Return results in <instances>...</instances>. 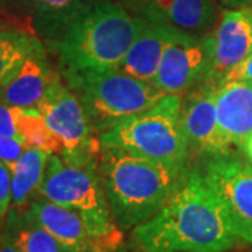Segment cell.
<instances>
[{
  "label": "cell",
  "mask_w": 252,
  "mask_h": 252,
  "mask_svg": "<svg viewBox=\"0 0 252 252\" xmlns=\"http://www.w3.org/2000/svg\"><path fill=\"white\" fill-rule=\"evenodd\" d=\"M240 243L221 202L198 170L130 234L139 252H225Z\"/></svg>",
  "instance_id": "obj_1"
},
{
  "label": "cell",
  "mask_w": 252,
  "mask_h": 252,
  "mask_svg": "<svg viewBox=\"0 0 252 252\" xmlns=\"http://www.w3.org/2000/svg\"><path fill=\"white\" fill-rule=\"evenodd\" d=\"M98 170L114 221L132 230L156 215L193 168L101 147Z\"/></svg>",
  "instance_id": "obj_2"
},
{
  "label": "cell",
  "mask_w": 252,
  "mask_h": 252,
  "mask_svg": "<svg viewBox=\"0 0 252 252\" xmlns=\"http://www.w3.org/2000/svg\"><path fill=\"white\" fill-rule=\"evenodd\" d=\"M124 3L94 0L49 42L59 59L61 74L118 69L140 27Z\"/></svg>",
  "instance_id": "obj_3"
},
{
  "label": "cell",
  "mask_w": 252,
  "mask_h": 252,
  "mask_svg": "<svg viewBox=\"0 0 252 252\" xmlns=\"http://www.w3.org/2000/svg\"><path fill=\"white\" fill-rule=\"evenodd\" d=\"M62 77L80 99L97 136L152 108L167 95L152 83L119 69L86 70Z\"/></svg>",
  "instance_id": "obj_4"
},
{
  "label": "cell",
  "mask_w": 252,
  "mask_h": 252,
  "mask_svg": "<svg viewBox=\"0 0 252 252\" xmlns=\"http://www.w3.org/2000/svg\"><path fill=\"white\" fill-rule=\"evenodd\" d=\"M181 101L164 95L156 105L98 136L101 147H112L154 161L190 165V150L180 124Z\"/></svg>",
  "instance_id": "obj_5"
},
{
  "label": "cell",
  "mask_w": 252,
  "mask_h": 252,
  "mask_svg": "<svg viewBox=\"0 0 252 252\" xmlns=\"http://www.w3.org/2000/svg\"><path fill=\"white\" fill-rule=\"evenodd\" d=\"M38 198L80 213L101 237L122 244V230L111 216L98 167H74L49 154Z\"/></svg>",
  "instance_id": "obj_6"
},
{
  "label": "cell",
  "mask_w": 252,
  "mask_h": 252,
  "mask_svg": "<svg viewBox=\"0 0 252 252\" xmlns=\"http://www.w3.org/2000/svg\"><path fill=\"white\" fill-rule=\"evenodd\" d=\"M46 125L62 146L61 157L74 167H98L101 143L80 99L58 81L39 105Z\"/></svg>",
  "instance_id": "obj_7"
},
{
  "label": "cell",
  "mask_w": 252,
  "mask_h": 252,
  "mask_svg": "<svg viewBox=\"0 0 252 252\" xmlns=\"http://www.w3.org/2000/svg\"><path fill=\"white\" fill-rule=\"evenodd\" d=\"M212 32L190 34L177 30L152 81L164 94L184 95L207 76L212 66Z\"/></svg>",
  "instance_id": "obj_8"
},
{
  "label": "cell",
  "mask_w": 252,
  "mask_h": 252,
  "mask_svg": "<svg viewBox=\"0 0 252 252\" xmlns=\"http://www.w3.org/2000/svg\"><path fill=\"white\" fill-rule=\"evenodd\" d=\"M206 182L224 207L235 234L252 245V165L234 154L207 158Z\"/></svg>",
  "instance_id": "obj_9"
},
{
  "label": "cell",
  "mask_w": 252,
  "mask_h": 252,
  "mask_svg": "<svg viewBox=\"0 0 252 252\" xmlns=\"http://www.w3.org/2000/svg\"><path fill=\"white\" fill-rule=\"evenodd\" d=\"M219 83L203 79L182 95L180 124L190 154L213 158L234 154L221 133L216 115Z\"/></svg>",
  "instance_id": "obj_10"
},
{
  "label": "cell",
  "mask_w": 252,
  "mask_h": 252,
  "mask_svg": "<svg viewBox=\"0 0 252 252\" xmlns=\"http://www.w3.org/2000/svg\"><path fill=\"white\" fill-rule=\"evenodd\" d=\"M23 213L54 235L66 252H118L122 245L101 237L80 213L46 199L34 198Z\"/></svg>",
  "instance_id": "obj_11"
},
{
  "label": "cell",
  "mask_w": 252,
  "mask_h": 252,
  "mask_svg": "<svg viewBox=\"0 0 252 252\" xmlns=\"http://www.w3.org/2000/svg\"><path fill=\"white\" fill-rule=\"evenodd\" d=\"M213 54L206 79L221 83L252 54V6L225 9L212 31Z\"/></svg>",
  "instance_id": "obj_12"
},
{
  "label": "cell",
  "mask_w": 252,
  "mask_h": 252,
  "mask_svg": "<svg viewBox=\"0 0 252 252\" xmlns=\"http://www.w3.org/2000/svg\"><path fill=\"white\" fill-rule=\"evenodd\" d=\"M62 74L55 70L42 48L30 55L0 86V99L16 108H39Z\"/></svg>",
  "instance_id": "obj_13"
},
{
  "label": "cell",
  "mask_w": 252,
  "mask_h": 252,
  "mask_svg": "<svg viewBox=\"0 0 252 252\" xmlns=\"http://www.w3.org/2000/svg\"><path fill=\"white\" fill-rule=\"evenodd\" d=\"M219 127L233 150H241L252 133V83L225 80L216 91Z\"/></svg>",
  "instance_id": "obj_14"
},
{
  "label": "cell",
  "mask_w": 252,
  "mask_h": 252,
  "mask_svg": "<svg viewBox=\"0 0 252 252\" xmlns=\"http://www.w3.org/2000/svg\"><path fill=\"white\" fill-rule=\"evenodd\" d=\"M177 30L178 28L168 24L142 17L133 42L118 69L139 80L152 83L157 74L164 51Z\"/></svg>",
  "instance_id": "obj_15"
},
{
  "label": "cell",
  "mask_w": 252,
  "mask_h": 252,
  "mask_svg": "<svg viewBox=\"0 0 252 252\" xmlns=\"http://www.w3.org/2000/svg\"><path fill=\"white\" fill-rule=\"evenodd\" d=\"M137 16L190 34H206L217 18V0H150Z\"/></svg>",
  "instance_id": "obj_16"
},
{
  "label": "cell",
  "mask_w": 252,
  "mask_h": 252,
  "mask_svg": "<svg viewBox=\"0 0 252 252\" xmlns=\"http://www.w3.org/2000/svg\"><path fill=\"white\" fill-rule=\"evenodd\" d=\"M32 18L36 31L55 41L74 18L81 14L94 0H21Z\"/></svg>",
  "instance_id": "obj_17"
},
{
  "label": "cell",
  "mask_w": 252,
  "mask_h": 252,
  "mask_svg": "<svg viewBox=\"0 0 252 252\" xmlns=\"http://www.w3.org/2000/svg\"><path fill=\"white\" fill-rule=\"evenodd\" d=\"M49 154L27 147L11 168V209L23 212L35 198Z\"/></svg>",
  "instance_id": "obj_18"
},
{
  "label": "cell",
  "mask_w": 252,
  "mask_h": 252,
  "mask_svg": "<svg viewBox=\"0 0 252 252\" xmlns=\"http://www.w3.org/2000/svg\"><path fill=\"white\" fill-rule=\"evenodd\" d=\"M45 48L31 32L13 27L0 28V86L20 67L30 55Z\"/></svg>",
  "instance_id": "obj_19"
},
{
  "label": "cell",
  "mask_w": 252,
  "mask_h": 252,
  "mask_svg": "<svg viewBox=\"0 0 252 252\" xmlns=\"http://www.w3.org/2000/svg\"><path fill=\"white\" fill-rule=\"evenodd\" d=\"M17 126L20 139L26 147L48 154H61V142L46 125L38 108H17Z\"/></svg>",
  "instance_id": "obj_20"
},
{
  "label": "cell",
  "mask_w": 252,
  "mask_h": 252,
  "mask_svg": "<svg viewBox=\"0 0 252 252\" xmlns=\"http://www.w3.org/2000/svg\"><path fill=\"white\" fill-rule=\"evenodd\" d=\"M17 213H21L20 216H14L17 223L14 224L10 219V224L7 227L23 252H66L61 243L44 227L28 219L23 212Z\"/></svg>",
  "instance_id": "obj_21"
},
{
  "label": "cell",
  "mask_w": 252,
  "mask_h": 252,
  "mask_svg": "<svg viewBox=\"0 0 252 252\" xmlns=\"http://www.w3.org/2000/svg\"><path fill=\"white\" fill-rule=\"evenodd\" d=\"M26 144L18 137L0 135V161L4 162L10 170L26 150Z\"/></svg>",
  "instance_id": "obj_22"
},
{
  "label": "cell",
  "mask_w": 252,
  "mask_h": 252,
  "mask_svg": "<svg viewBox=\"0 0 252 252\" xmlns=\"http://www.w3.org/2000/svg\"><path fill=\"white\" fill-rule=\"evenodd\" d=\"M11 207V170L0 161V219L7 216Z\"/></svg>",
  "instance_id": "obj_23"
},
{
  "label": "cell",
  "mask_w": 252,
  "mask_h": 252,
  "mask_svg": "<svg viewBox=\"0 0 252 252\" xmlns=\"http://www.w3.org/2000/svg\"><path fill=\"white\" fill-rule=\"evenodd\" d=\"M0 135L18 137L17 108L0 99Z\"/></svg>",
  "instance_id": "obj_24"
},
{
  "label": "cell",
  "mask_w": 252,
  "mask_h": 252,
  "mask_svg": "<svg viewBox=\"0 0 252 252\" xmlns=\"http://www.w3.org/2000/svg\"><path fill=\"white\" fill-rule=\"evenodd\" d=\"M241 80L252 83V54L244 61L241 64H238L233 72L230 73L224 80ZM221 81V83H223ZM220 83V84H221Z\"/></svg>",
  "instance_id": "obj_25"
},
{
  "label": "cell",
  "mask_w": 252,
  "mask_h": 252,
  "mask_svg": "<svg viewBox=\"0 0 252 252\" xmlns=\"http://www.w3.org/2000/svg\"><path fill=\"white\" fill-rule=\"evenodd\" d=\"M0 252H23L9 227L0 234Z\"/></svg>",
  "instance_id": "obj_26"
},
{
  "label": "cell",
  "mask_w": 252,
  "mask_h": 252,
  "mask_svg": "<svg viewBox=\"0 0 252 252\" xmlns=\"http://www.w3.org/2000/svg\"><path fill=\"white\" fill-rule=\"evenodd\" d=\"M217 3L224 9H243L252 6V0H217Z\"/></svg>",
  "instance_id": "obj_27"
},
{
  "label": "cell",
  "mask_w": 252,
  "mask_h": 252,
  "mask_svg": "<svg viewBox=\"0 0 252 252\" xmlns=\"http://www.w3.org/2000/svg\"><path fill=\"white\" fill-rule=\"evenodd\" d=\"M149 1H150V0H122V3L125 4L126 7L130 10V11H133L135 14L139 10L142 9L143 6H146Z\"/></svg>",
  "instance_id": "obj_28"
},
{
  "label": "cell",
  "mask_w": 252,
  "mask_h": 252,
  "mask_svg": "<svg viewBox=\"0 0 252 252\" xmlns=\"http://www.w3.org/2000/svg\"><path fill=\"white\" fill-rule=\"evenodd\" d=\"M241 152H243L244 156L247 157V160H248V161H250V164L252 165V133L250 135V137L245 140V143H244Z\"/></svg>",
  "instance_id": "obj_29"
},
{
  "label": "cell",
  "mask_w": 252,
  "mask_h": 252,
  "mask_svg": "<svg viewBox=\"0 0 252 252\" xmlns=\"http://www.w3.org/2000/svg\"><path fill=\"white\" fill-rule=\"evenodd\" d=\"M9 1L10 0H0V9H1V7H4Z\"/></svg>",
  "instance_id": "obj_30"
},
{
  "label": "cell",
  "mask_w": 252,
  "mask_h": 252,
  "mask_svg": "<svg viewBox=\"0 0 252 252\" xmlns=\"http://www.w3.org/2000/svg\"><path fill=\"white\" fill-rule=\"evenodd\" d=\"M6 27H9V26H6V23L0 21V28H6Z\"/></svg>",
  "instance_id": "obj_31"
},
{
  "label": "cell",
  "mask_w": 252,
  "mask_h": 252,
  "mask_svg": "<svg viewBox=\"0 0 252 252\" xmlns=\"http://www.w3.org/2000/svg\"><path fill=\"white\" fill-rule=\"evenodd\" d=\"M0 223H1V219H0Z\"/></svg>",
  "instance_id": "obj_32"
}]
</instances>
